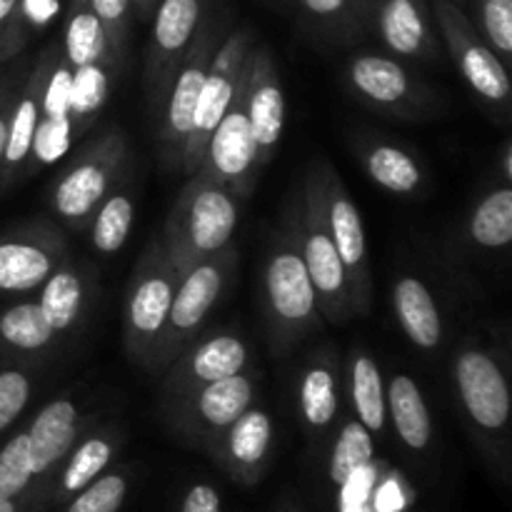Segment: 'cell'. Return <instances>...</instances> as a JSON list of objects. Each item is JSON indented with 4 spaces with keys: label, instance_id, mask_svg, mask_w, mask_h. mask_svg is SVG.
I'll return each mask as SVG.
<instances>
[{
    "label": "cell",
    "instance_id": "6da1fadb",
    "mask_svg": "<svg viewBox=\"0 0 512 512\" xmlns=\"http://www.w3.org/2000/svg\"><path fill=\"white\" fill-rule=\"evenodd\" d=\"M243 63H245V35L235 33L225 40V45L218 50V55H213L208 75H205L203 90H200L198 108H195V120H193V133H190V138L185 140L183 145L185 168H188L190 173H193L195 168H200V160H203L205 148H208L210 135H213V130L218 128L220 118H223L230 100H233Z\"/></svg>",
    "mask_w": 512,
    "mask_h": 512
},
{
    "label": "cell",
    "instance_id": "7a4b0ae2",
    "mask_svg": "<svg viewBox=\"0 0 512 512\" xmlns=\"http://www.w3.org/2000/svg\"><path fill=\"white\" fill-rule=\"evenodd\" d=\"M435 10H438V20L443 25L445 38H448L450 50L458 58V65L470 88L483 95L485 100L505 103L510 95V78L498 55L475 38L468 18L453 3L435 0Z\"/></svg>",
    "mask_w": 512,
    "mask_h": 512
},
{
    "label": "cell",
    "instance_id": "3957f363",
    "mask_svg": "<svg viewBox=\"0 0 512 512\" xmlns=\"http://www.w3.org/2000/svg\"><path fill=\"white\" fill-rule=\"evenodd\" d=\"M245 83H248V55H245L243 70H240L238 88H235L233 100L228 110L220 118L218 128L213 130L208 140V163L210 178L235 183L243 178L253 163L258 160V143L253 138V128L248 120V108H245Z\"/></svg>",
    "mask_w": 512,
    "mask_h": 512
},
{
    "label": "cell",
    "instance_id": "277c9868",
    "mask_svg": "<svg viewBox=\"0 0 512 512\" xmlns=\"http://www.w3.org/2000/svg\"><path fill=\"white\" fill-rule=\"evenodd\" d=\"M460 400L483 430H500L510 418V388L503 370L490 355L468 350L455 363Z\"/></svg>",
    "mask_w": 512,
    "mask_h": 512
},
{
    "label": "cell",
    "instance_id": "5b68a950",
    "mask_svg": "<svg viewBox=\"0 0 512 512\" xmlns=\"http://www.w3.org/2000/svg\"><path fill=\"white\" fill-rule=\"evenodd\" d=\"M238 225V208L233 198L218 185H203L185 203L180 250L190 258L218 253Z\"/></svg>",
    "mask_w": 512,
    "mask_h": 512
},
{
    "label": "cell",
    "instance_id": "8992f818",
    "mask_svg": "<svg viewBox=\"0 0 512 512\" xmlns=\"http://www.w3.org/2000/svg\"><path fill=\"white\" fill-rule=\"evenodd\" d=\"M245 108H248L250 128L258 143V155L273 153L283 135L285 123V98L275 80V70L268 55L260 53L253 60L248 55V83H245Z\"/></svg>",
    "mask_w": 512,
    "mask_h": 512
},
{
    "label": "cell",
    "instance_id": "52a82bcc",
    "mask_svg": "<svg viewBox=\"0 0 512 512\" xmlns=\"http://www.w3.org/2000/svg\"><path fill=\"white\" fill-rule=\"evenodd\" d=\"M265 293L280 323L298 325L310 320V315L315 313L318 295L305 270L303 255L295 250H283L270 258L268 270H265Z\"/></svg>",
    "mask_w": 512,
    "mask_h": 512
},
{
    "label": "cell",
    "instance_id": "ba28073f",
    "mask_svg": "<svg viewBox=\"0 0 512 512\" xmlns=\"http://www.w3.org/2000/svg\"><path fill=\"white\" fill-rule=\"evenodd\" d=\"M78 435V410L70 400H53L45 405L28 430L30 458H33V475L53 468Z\"/></svg>",
    "mask_w": 512,
    "mask_h": 512
},
{
    "label": "cell",
    "instance_id": "9c48e42d",
    "mask_svg": "<svg viewBox=\"0 0 512 512\" xmlns=\"http://www.w3.org/2000/svg\"><path fill=\"white\" fill-rule=\"evenodd\" d=\"M303 263L310 275L315 295H320L325 300V308L333 313L338 305L345 303V295H348V275H345L343 263H340V255L335 250L333 238H330V230H325L320 225L318 215L310 218L308 233H305Z\"/></svg>",
    "mask_w": 512,
    "mask_h": 512
},
{
    "label": "cell",
    "instance_id": "30bf717a",
    "mask_svg": "<svg viewBox=\"0 0 512 512\" xmlns=\"http://www.w3.org/2000/svg\"><path fill=\"white\" fill-rule=\"evenodd\" d=\"M118 153L95 155L75 165L55 188V210L68 220H80L103 200Z\"/></svg>",
    "mask_w": 512,
    "mask_h": 512
},
{
    "label": "cell",
    "instance_id": "8fae6325",
    "mask_svg": "<svg viewBox=\"0 0 512 512\" xmlns=\"http://www.w3.org/2000/svg\"><path fill=\"white\" fill-rule=\"evenodd\" d=\"M223 290V268L218 263H200L190 268L180 288L175 290L168 323L178 335L190 333L205 320Z\"/></svg>",
    "mask_w": 512,
    "mask_h": 512
},
{
    "label": "cell",
    "instance_id": "7c38bea8",
    "mask_svg": "<svg viewBox=\"0 0 512 512\" xmlns=\"http://www.w3.org/2000/svg\"><path fill=\"white\" fill-rule=\"evenodd\" d=\"M393 298L405 335L423 350L438 348L443 338V323L430 290L418 278H403L395 285Z\"/></svg>",
    "mask_w": 512,
    "mask_h": 512
},
{
    "label": "cell",
    "instance_id": "4fadbf2b",
    "mask_svg": "<svg viewBox=\"0 0 512 512\" xmlns=\"http://www.w3.org/2000/svg\"><path fill=\"white\" fill-rule=\"evenodd\" d=\"M210 60L213 55H208V40H200L198 50L190 58V63L180 70L178 80L173 85V93H170L168 103V115H165V130H168V138L173 143L185 145V140L193 133V120H195V108H198L200 90H203L205 75H208Z\"/></svg>",
    "mask_w": 512,
    "mask_h": 512
},
{
    "label": "cell",
    "instance_id": "5bb4252c",
    "mask_svg": "<svg viewBox=\"0 0 512 512\" xmlns=\"http://www.w3.org/2000/svg\"><path fill=\"white\" fill-rule=\"evenodd\" d=\"M328 230L340 255V263L345 268V275H348L350 283L360 285L365 280V230L358 208L343 193L330 198Z\"/></svg>",
    "mask_w": 512,
    "mask_h": 512
},
{
    "label": "cell",
    "instance_id": "9a60e30c",
    "mask_svg": "<svg viewBox=\"0 0 512 512\" xmlns=\"http://www.w3.org/2000/svg\"><path fill=\"white\" fill-rule=\"evenodd\" d=\"M385 398H388V408L393 413L400 440L413 450L428 448L433 425H430V415L418 383L410 375H395Z\"/></svg>",
    "mask_w": 512,
    "mask_h": 512
},
{
    "label": "cell",
    "instance_id": "2e32d148",
    "mask_svg": "<svg viewBox=\"0 0 512 512\" xmlns=\"http://www.w3.org/2000/svg\"><path fill=\"white\" fill-rule=\"evenodd\" d=\"M173 280L163 273H150L135 285L128 303V323L138 338L153 340L168 323L170 305H173Z\"/></svg>",
    "mask_w": 512,
    "mask_h": 512
},
{
    "label": "cell",
    "instance_id": "e0dca14e",
    "mask_svg": "<svg viewBox=\"0 0 512 512\" xmlns=\"http://www.w3.org/2000/svg\"><path fill=\"white\" fill-rule=\"evenodd\" d=\"M380 33L398 55H418L428 45L423 0H385L378 15Z\"/></svg>",
    "mask_w": 512,
    "mask_h": 512
},
{
    "label": "cell",
    "instance_id": "ac0fdd59",
    "mask_svg": "<svg viewBox=\"0 0 512 512\" xmlns=\"http://www.w3.org/2000/svg\"><path fill=\"white\" fill-rule=\"evenodd\" d=\"M53 258L33 243H0V290L25 293L50 278Z\"/></svg>",
    "mask_w": 512,
    "mask_h": 512
},
{
    "label": "cell",
    "instance_id": "d6986e66",
    "mask_svg": "<svg viewBox=\"0 0 512 512\" xmlns=\"http://www.w3.org/2000/svg\"><path fill=\"white\" fill-rule=\"evenodd\" d=\"M350 80L355 88L373 103L393 105L408 98L410 80L408 73L395 60L380 55H360L350 65Z\"/></svg>",
    "mask_w": 512,
    "mask_h": 512
},
{
    "label": "cell",
    "instance_id": "ffe728a7",
    "mask_svg": "<svg viewBox=\"0 0 512 512\" xmlns=\"http://www.w3.org/2000/svg\"><path fill=\"white\" fill-rule=\"evenodd\" d=\"M250 400H253V385L240 373L213 380L200 390V418L213 428H230L250 408Z\"/></svg>",
    "mask_w": 512,
    "mask_h": 512
},
{
    "label": "cell",
    "instance_id": "44dd1931",
    "mask_svg": "<svg viewBox=\"0 0 512 512\" xmlns=\"http://www.w3.org/2000/svg\"><path fill=\"white\" fill-rule=\"evenodd\" d=\"M200 0H160L155 13V48L165 58H178L193 40L200 23Z\"/></svg>",
    "mask_w": 512,
    "mask_h": 512
},
{
    "label": "cell",
    "instance_id": "7402d4cb",
    "mask_svg": "<svg viewBox=\"0 0 512 512\" xmlns=\"http://www.w3.org/2000/svg\"><path fill=\"white\" fill-rule=\"evenodd\" d=\"M65 50L68 60L78 65L100 63L108 50V33L98 15L93 13L88 0H75V10L70 13L68 28H65Z\"/></svg>",
    "mask_w": 512,
    "mask_h": 512
},
{
    "label": "cell",
    "instance_id": "603a6c76",
    "mask_svg": "<svg viewBox=\"0 0 512 512\" xmlns=\"http://www.w3.org/2000/svg\"><path fill=\"white\" fill-rule=\"evenodd\" d=\"M248 350L235 335H218L200 345L190 358V378L198 383H213V380L238 375L245 368Z\"/></svg>",
    "mask_w": 512,
    "mask_h": 512
},
{
    "label": "cell",
    "instance_id": "cb8c5ba5",
    "mask_svg": "<svg viewBox=\"0 0 512 512\" xmlns=\"http://www.w3.org/2000/svg\"><path fill=\"white\" fill-rule=\"evenodd\" d=\"M353 403L358 420L370 430L380 433L385 428V415H388V403H385V390L380 370L373 358L360 355L353 363Z\"/></svg>",
    "mask_w": 512,
    "mask_h": 512
},
{
    "label": "cell",
    "instance_id": "d4e9b609",
    "mask_svg": "<svg viewBox=\"0 0 512 512\" xmlns=\"http://www.w3.org/2000/svg\"><path fill=\"white\" fill-rule=\"evenodd\" d=\"M470 235L483 248H505L512 240V190H493L475 210Z\"/></svg>",
    "mask_w": 512,
    "mask_h": 512
},
{
    "label": "cell",
    "instance_id": "484cf974",
    "mask_svg": "<svg viewBox=\"0 0 512 512\" xmlns=\"http://www.w3.org/2000/svg\"><path fill=\"white\" fill-rule=\"evenodd\" d=\"M273 438V423L263 410H245L233 425L228 435V453L238 465L253 468L265 458Z\"/></svg>",
    "mask_w": 512,
    "mask_h": 512
},
{
    "label": "cell",
    "instance_id": "4316f807",
    "mask_svg": "<svg viewBox=\"0 0 512 512\" xmlns=\"http://www.w3.org/2000/svg\"><path fill=\"white\" fill-rule=\"evenodd\" d=\"M80 300H83V285H80L78 275L73 270H58L45 280L38 305L50 328L58 333V330L70 328L75 323L80 313Z\"/></svg>",
    "mask_w": 512,
    "mask_h": 512
},
{
    "label": "cell",
    "instance_id": "83f0119b",
    "mask_svg": "<svg viewBox=\"0 0 512 512\" xmlns=\"http://www.w3.org/2000/svg\"><path fill=\"white\" fill-rule=\"evenodd\" d=\"M0 335L5 343L20 350H40L53 340L55 330L48 325L38 303H20L0 315Z\"/></svg>",
    "mask_w": 512,
    "mask_h": 512
},
{
    "label": "cell",
    "instance_id": "f1b7e54d",
    "mask_svg": "<svg viewBox=\"0 0 512 512\" xmlns=\"http://www.w3.org/2000/svg\"><path fill=\"white\" fill-rule=\"evenodd\" d=\"M368 173L390 193H413L420 185V168L408 153L393 145H378L368 153Z\"/></svg>",
    "mask_w": 512,
    "mask_h": 512
},
{
    "label": "cell",
    "instance_id": "f546056e",
    "mask_svg": "<svg viewBox=\"0 0 512 512\" xmlns=\"http://www.w3.org/2000/svg\"><path fill=\"white\" fill-rule=\"evenodd\" d=\"M373 438H370V430L365 428L360 420L348 423L340 433L338 443H335L333 458H330V480L335 485H343L355 470L365 468V465L373 463Z\"/></svg>",
    "mask_w": 512,
    "mask_h": 512
},
{
    "label": "cell",
    "instance_id": "4dcf8cb0",
    "mask_svg": "<svg viewBox=\"0 0 512 512\" xmlns=\"http://www.w3.org/2000/svg\"><path fill=\"white\" fill-rule=\"evenodd\" d=\"M133 203L128 195H113L103 203L93 225V245L100 253H118L133 225Z\"/></svg>",
    "mask_w": 512,
    "mask_h": 512
},
{
    "label": "cell",
    "instance_id": "1f68e13d",
    "mask_svg": "<svg viewBox=\"0 0 512 512\" xmlns=\"http://www.w3.org/2000/svg\"><path fill=\"white\" fill-rule=\"evenodd\" d=\"M300 405L303 415L315 428H325L338 413V393L330 370L310 368L300 385Z\"/></svg>",
    "mask_w": 512,
    "mask_h": 512
},
{
    "label": "cell",
    "instance_id": "d6a6232c",
    "mask_svg": "<svg viewBox=\"0 0 512 512\" xmlns=\"http://www.w3.org/2000/svg\"><path fill=\"white\" fill-rule=\"evenodd\" d=\"M33 478V458H30L28 433L15 435L0 450V500H13L23 493L25 485Z\"/></svg>",
    "mask_w": 512,
    "mask_h": 512
},
{
    "label": "cell",
    "instance_id": "836d02e7",
    "mask_svg": "<svg viewBox=\"0 0 512 512\" xmlns=\"http://www.w3.org/2000/svg\"><path fill=\"white\" fill-rule=\"evenodd\" d=\"M110 455H113V450L100 438H93L80 445L73 453V460H70L68 470L63 475V488L68 493H80L83 488H88L103 473L105 465L110 463Z\"/></svg>",
    "mask_w": 512,
    "mask_h": 512
},
{
    "label": "cell",
    "instance_id": "e575fe53",
    "mask_svg": "<svg viewBox=\"0 0 512 512\" xmlns=\"http://www.w3.org/2000/svg\"><path fill=\"white\" fill-rule=\"evenodd\" d=\"M105 95H108V75L100 63L78 65L70 85V115L88 118L103 105Z\"/></svg>",
    "mask_w": 512,
    "mask_h": 512
},
{
    "label": "cell",
    "instance_id": "d590c367",
    "mask_svg": "<svg viewBox=\"0 0 512 512\" xmlns=\"http://www.w3.org/2000/svg\"><path fill=\"white\" fill-rule=\"evenodd\" d=\"M38 100L35 95H28L15 108L13 120L8 123V140H5V155L3 160L8 165H18L28 158L30 148H33L35 125H38Z\"/></svg>",
    "mask_w": 512,
    "mask_h": 512
},
{
    "label": "cell",
    "instance_id": "8d00e7d4",
    "mask_svg": "<svg viewBox=\"0 0 512 512\" xmlns=\"http://www.w3.org/2000/svg\"><path fill=\"white\" fill-rule=\"evenodd\" d=\"M125 493H128V485L120 475H105V478L93 480L88 488L80 490L68 512H118Z\"/></svg>",
    "mask_w": 512,
    "mask_h": 512
},
{
    "label": "cell",
    "instance_id": "74e56055",
    "mask_svg": "<svg viewBox=\"0 0 512 512\" xmlns=\"http://www.w3.org/2000/svg\"><path fill=\"white\" fill-rule=\"evenodd\" d=\"M70 148V118H38L33 135V153L40 163H55Z\"/></svg>",
    "mask_w": 512,
    "mask_h": 512
},
{
    "label": "cell",
    "instance_id": "f35d334b",
    "mask_svg": "<svg viewBox=\"0 0 512 512\" xmlns=\"http://www.w3.org/2000/svg\"><path fill=\"white\" fill-rule=\"evenodd\" d=\"M480 20L488 43L500 55L512 53V0H480Z\"/></svg>",
    "mask_w": 512,
    "mask_h": 512
},
{
    "label": "cell",
    "instance_id": "ab89813d",
    "mask_svg": "<svg viewBox=\"0 0 512 512\" xmlns=\"http://www.w3.org/2000/svg\"><path fill=\"white\" fill-rule=\"evenodd\" d=\"M30 398V383L18 370H5L0 373V430L8 428Z\"/></svg>",
    "mask_w": 512,
    "mask_h": 512
},
{
    "label": "cell",
    "instance_id": "60d3db41",
    "mask_svg": "<svg viewBox=\"0 0 512 512\" xmlns=\"http://www.w3.org/2000/svg\"><path fill=\"white\" fill-rule=\"evenodd\" d=\"M70 85H73V73L65 65H60L50 78L48 88L43 95V115L48 118H70Z\"/></svg>",
    "mask_w": 512,
    "mask_h": 512
},
{
    "label": "cell",
    "instance_id": "b9f144b4",
    "mask_svg": "<svg viewBox=\"0 0 512 512\" xmlns=\"http://www.w3.org/2000/svg\"><path fill=\"white\" fill-rule=\"evenodd\" d=\"M88 3L93 8V13L100 18V23H103L105 33H108V43L118 48L123 43L130 0H88Z\"/></svg>",
    "mask_w": 512,
    "mask_h": 512
},
{
    "label": "cell",
    "instance_id": "7bdbcfd3",
    "mask_svg": "<svg viewBox=\"0 0 512 512\" xmlns=\"http://www.w3.org/2000/svg\"><path fill=\"white\" fill-rule=\"evenodd\" d=\"M183 512H220V498L210 485H195L188 490Z\"/></svg>",
    "mask_w": 512,
    "mask_h": 512
},
{
    "label": "cell",
    "instance_id": "ee69618b",
    "mask_svg": "<svg viewBox=\"0 0 512 512\" xmlns=\"http://www.w3.org/2000/svg\"><path fill=\"white\" fill-rule=\"evenodd\" d=\"M23 8H25V15H28L33 23L43 25L53 18L58 3H55V0H23Z\"/></svg>",
    "mask_w": 512,
    "mask_h": 512
},
{
    "label": "cell",
    "instance_id": "f6af8a7d",
    "mask_svg": "<svg viewBox=\"0 0 512 512\" xmlns=\"http://www.w3.org/2000/svg\"><path fill=\"white\" fill-rule=\"evenodd\" d=\"M303 5L318 18H335L348 8V0H303Z\"/></svg>",
    "mask_w": 512,
    "mask_h": 512
},
{
    "label": "cell",
    "instance_id": "bcb514c9",
    "mask_svg": "<svg viewBox=\"0 0 512 512\" xmlns=\"http://www.w3.org/2000/svg\"><path fill=\"white\" fill-rule=\"evenodd\" d=\"M18 3H20V0H0V28H3L5 20L13 15V10L18 8Z\"/></svg>",
    "mask_w": 512,
    "mask_h": 512
},
{
    "label": "cell",
    "instance_id": "7dc6e473",
    "mask_svg": "<svg viewBox=\"0 0 512 512\" xmlns=\"http://www.w3.org/2000/svg\"><path fill=\"white\" fill-rule=\"evenodd\" d=\"M5 140H8V123H5V118H0V163H3L5 155Z\"/></svg>",
    "mask_w": 512,
    "mask_h": 512
},
{
    "label": "cell",
    "instance_id": "c3c4849f",
    "mask_svg": "<svg viewBox=\"0 0 512 512\" xmlns=\"http://www.w3.org/2000/svg\"><path fill=\"white\" fill-rule=\"evenodd\" d=\"M505 178H512V153H510V148L505 150Z\"/></svg>",
    "mask_w": 512,
    "mask_h": 512
},
{
    "label": "cell",
    "instance_id": "681fc988",
    "mask_svg": "<svg viewBox=\"0 0 512 512\" xmlns=\"http://www.w3.org/2000/svg\"><path fill=\"white\" fill-rule=\"evenodd\" d=\"M135 3H138V8H140V13H148L150 8H153L155 3H158V0H135Z\"/></svg>",
    "mask_w": 512,
    "mask_h": 512
},
{
    "label": "cell",
    "instance_id": "f907efd6",
    "mask_svg": "<svg viewBox=\"0 0 512 512\" xmlns=\"http://www.w3.org/2000/svg\"><path fill=\"white\" fill-rule=\"evenodd\" d=\"M0 512H15L13 500H0Z\"/></svg>",
    "mask_w": 512,
    "mask_h": 512
}]
</instances>
